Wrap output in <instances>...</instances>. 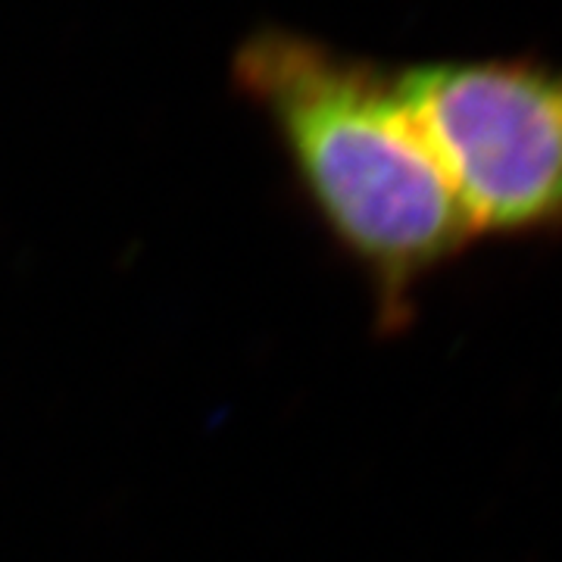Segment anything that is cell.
Masks as SVG:
<instances>
[{
    "label": "cell",
    "instance_id": "obj_1",
    "mask_svg": "<svg viewBox=\"0 0 562 562\" xmlns=\"http://www.w3.org/2000/svg\"><path fill=\"white\" fill-rule=\"evenodd\" d=\"M235 81L272 122L303 198L369 281L384 331L475 228L397 91V76L319 41L266 29L244 41Z\"/></svg>",
    "mask_w": 562,
    "mask_h": 562
},
{
    "label": "cell",
    "instance_id": "obj_2",
    "mask_svg": "<svg viewBox=\"0 0 562 562\" xmlns=\"http://www.w3.org/2000/svg\"><path fill=\"white\" fill-rule=\"evenodd\" d=\"M397 91L475 235L562 225V72L441 63L397 72Z\"/></svg>",
    "mask_w": 562,
    "mask_h": 562
}]
</instances>
